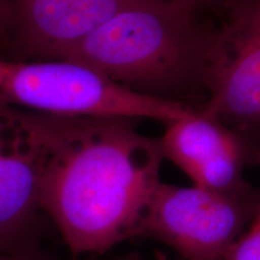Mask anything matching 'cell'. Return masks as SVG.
Listing matches in <instances>:
<instances>
[{"label":"cell","mask_w":260,"mask_h":260,"mask_svg":"<svg viewBox=\"0 0 260 260\" xmlns=\"http://www.w3.org/2000/svg\"><path fill=\"white\" fill-rule=\"evenodd\" d=\"M223 260H260V203L251 226L237 237Z\"/></svg>","instance_id":"9"},{"label":"cell","mask_w":260,"mask_h":260,"mask_svg":"<svg viewBox=\"0 0 260 260\" xmlns=\"http://www.w3.org/2000/svg\"><path fill=\"white\" fill-rule=\"evenodd\" d=\"M0 104L68 118H148L170 123L195 112L182 102L133 90L70 59H0Z\"/></svg>","instance_id":"3"},{"label":"cell","mask_w":260,"mask_h":260,"mask_svg":"<svg viewBox=\"0 0 260 260\" xmlns=\"http://www.w3.org/2000/svg\"><path fill=\"white\" fill-rule=\"evenodd\" d=\"M174 4L188 11L197 14L198 11L205 8H217V6L225 4V0H171Z\"/></svg>","instance_id":"10"},{"label":"cell","mask_w":260,"mask_h":260,"mask_svg":"<svg viewBox=\"0 0 260 260\" xmlns=\"http://www.w3.org/2000/svg\"><path fill=\"white\" fill-rule=\"evenodd\" d=\"M232 2H234V0H225V4L228 5V4H229V3H232Z\"/></svg>","instance_id":"15"},{"label":"cell","mask_w":260,"mask_h":260,"mask_svg":"<svg viewBox=\"0 0 260 260\" xmlns=\"http://www.w3.org/2000/svg\"><path fill=\"white\" fill-rule=\"evenodd\" d=\"M42 162L37 115L0 104V253H17L40 209Z\"/></svg>","instance_id":"7"},{"label":"cell","mask_w":260,"mask_h":260,"mask_svg":"<svg viewBox=\"0 0 260 260\" xmlns=\"http://www.w3.org/2000/svg\"><path fill=\"white\" fill-rule=\"evenodd\" d=\"M212 34L171 0H138L61 59L88 65L139 93L171 99L205 89Z\"/></svg>","instance_id":"2"},{"label":"cell","mask_w":260,"mask_h":260,"mask_svg":"<svg viewBox=\"0 0 260 260\" xmlns=\"http://www.w3.org/2000/svg\"><path fill=\"white\" fill-rule=\"evenodd\" d=\"M159 145L162 157L180 168L194 186L230 195L254 191L242 172L248 162L260 160V152L205 111L168 123Z\"/></svg>","instance_id":"6"},{"label":"cell","mask_w":260,"mask_h":260,"mask_svg":"<svg viewBox=\"0 0 260 260\" xmlns=\"http://www.w3.org/2000/svg\"><path fill=\"white\" fill-rule=\"evenodd\" d=\"M213 30L203 111L234 132L260 126V0H234Z\"/></svg>","instance_id":"5"},{"label":"cell","mask_w":260,"mask_h":260,"mask_svg":"<svg viewBox=\"0 0 260 260\" xmlns=\"http://www.w3.org/2000/svg\"><path fill=\"white\" fill-rule=\"evenodd\" d=\"M155 260H170V259L167 258L164 254H161V253H158L157 256H155Z\"/></svg>","instance_id":"14"},{"label":"cell","mask_w":260,"mask_h":260,"mask_svg":"<svg viewBox=\"0 0 260 260\" xmlns=\"http://www.w3.org/2000/svg\"><path fill=\"white\" fill-rule=\"evenodd\" d=\"M138 0H16V22L29 53L61 59Z\"/></svg>","instance_id":"8"},{"label":"cell","mask_w":260,"mask_h":260,"mask_svg":"<svg viewBox=\"0 0 260 260\" xmlns=\"http://www.w3.org/2000/svg\"><path fill=\"white\" fill-rule=\"evenodd\" d=\"M254 191L219 193L199 186L158 184L138 237L160 241L183 260H223L258 210Z\"/></svg>","instance_id":"4"},{"label":"cell","mask_w":260,"mask_h":260,"mask_svg":"<svg viewBox=\"0 0 260 260\" xmlns=\"http://www.w3.org/2000/svg\"><path fill=\"white\" fill-rule=\"evenodd\" d=\"M119 260H141V259H140V256L138 254H129V255H125L124 258H122Z\"/></svg>","instance_id":"13"},{"label":"cell","mask_w":260,"mask_h":260,"mask_svg":"<svg viewBox=\"0 0 260 260\" xmlns=\"http://www.w3.org/2000/svg\"><path fill=\"white\" fill-rule=\"evenodd\" d=\"M6 10H8V5H6V0H0V23L5 17Z\"/></svg>","instance_id":"12"},{"label":"cell","mask_w":260,"mask_h":260,"mask_svg":"<svg viewBox=\"0 0 260 260\" xmlns=\"http://www.w3.org/2000/svg\"><path fill=\"white\" fill-rule=\"evenodd\" d=\"M44 154L40 209L75 254L139 236L164 159L159 140L123 118L37 113Z\"/></svg>","instance_id":"1"},{"label":"cell","mask_w":260,"mask_h":260,"mask_svg":"<svg viewBox=\"0 0 260 260\" xmlns=\"http://www.w3.org/2000/svg\"><path fill=\"white\" fill-rule=\"evenodd\" d=\"M0 260H53L42 255L40 253L29 249V251L17 253H0Z\"/></svg>","instance_id":"11"}]
</instances>
